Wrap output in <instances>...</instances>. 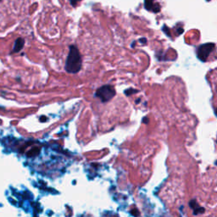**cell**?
I'll return each mask as SVG.
<instances>
[{
  "label": "cell",
  "instance_id": "12",
  "mask_svg": "<svg viewBox=\"0 0 217 217\" xmlns=\"http://www.w3.org/2000/svg\"><path fill=\"white\" fill-rule=\"evenodd\" d=\"M142 122L144 123V124H148L149 122V120L148 117H144V118L142 119Z\"/></svg>",
  "mask_w": 217,
  "mask_h": 217
},
{
  "label": "cell",
  "instance_id": "11",
  "mask_svg": "<svg viewBox=\"0 0 217 217\" xmlns=\"http://www.w3.org/2000/svg\"><path fill=\"white\" fill-rule=\"evenodd\" d=\"M79 1H80V0H71V4L72 5V6L75 7Z\"/></svg>",
  "mask_w": 217,
  "mask_h": 217
},
{
  "label": "cell",
  "instance_id": "8",
  "mask_svg": "<svg viewBox=\"0 0 217 217\" xmlns=\"http://www.w3.org/2000/svg\"><path fill=\"white\" fill-rule=\"evenodd\" d=\"M137 90H135V89H132V88H129V89H127V90H125V93L126 96H130V95H132V93H136V92H137Z\"/></svg>",
  "mask_w": 217,
  "mask_h": 217
},
{
  "label": "cell",
  "instance_id": "15",
  "mask_svg": "<svg viewBox=\"0 0 217 217\" xmlns=\"http://www.w3.org/2000/svg\"><path fill=\"white\" fill-rule=\"evenodd\" d=\"M40 120H41V121H43V120H44V121H46V120H47V118H46V117H42V118H41Z\"/></svg>",
  "mask_w": 217,
  "mask_h": 217
},
{
  "label": "cell",
  "instance_id": "1",
  "mask_svg": "<svg viewBox=\"0 0 217 217\" xmlns=\"http://www.w3.org/2000/svg\"><path fill=\"white\" fill-rule=\"evenodd\" d=\"M82 60H81V54L78 48L74 45L70 47V51L66 59L64 69L68 73L76 74L81 71Z\"/></svg>",
  "mask_w": 217,
  "mask_h": 217
},
{
  "label": "cell",
  "instance_id": "7",
  "mask_svg": "<svg viewBox=\"0 0 217 217\" xmlns=\"http://www.w3.org/2000/svg\"><path fill=\"white\" fill-rule=\"evenodd\" d=\"M189 206L190 208H192V209H195L196 207L199 206V204H198V202H197L196 199H192L191 201L189 202Z\"/></svg>",
  "mask_w": 217,
  "mask_h": 217
},
{
  "label": "cell",
  "instance_id": "2",
  "mask_svg": "<svg viewBox=\"0 0 217 217\" xmlns=\"http://www.w3.org/2000/svg\"><path fill=\"white\" fill-rule=\"evenodd\" d=\"M115 89L111 85L102 86L96 91L95 96L98 98L103 103H106L111 100L115 97Z\"/></svg>",
  "mask_w": 217,
  "mask_h": 217
},
{
  "label": "cell",
  "instance_id": "4",
  "mask_svg": "<svg viewBox=\"0 0 217 217\" xmlns=\"http://www.w3.org/2000/svg\"><path fill=\"white\" fill-rule=\"evenodd\" d=\"M144 7L147 10L153 11L154 13H158L160 11V5L159 3H154V0H145Z\"/></svg>",
  "mask_w": 217,
  "mask_h": 217
},
{
  "label": "cell",
  "instance_id": "5",
  "mask_svg": "<svg viewBox=\"0 0 217 217\" xmlns=\"http://www.w3.org/2000/svg\"><path fill=\"white\" fill-rule=\"evenodd\" d=\"M24 43H25V41L22 39V38H18L15 42H14V48H13V53H17V52H20L22 47L24 46Z\"/></svg>",
  "mask_w": 217,
  "mask_h": 217
},
{
  "label": "cell",
  "instance_id": "6",
  "mask_svg": "<svg viewBox=\"0 0 217 217\" xmlns=\"http://www.w3.org/2000/svg\"><path fill=\"white\" fill-rule=\"evenodd\" d=\"M205 212V209L203 208V207H200L199 205L198 207H196L195 209H193V215H200V214H203Z\"/></svg>",
  "mask_w": 217,
  "mask_h": 217
},
{
  "label": "cell",
  "instance_id": "3",
  "mask_svg": "<svg viewBox=\"0 0 217 217\" xmlns=\"http://www.w3.org/2000/svg\"><path fill=\"white\" fill-rule=\"evenodd\" d=\"M215 44L212 43H208L200 45L199 47L197 49V56L199 59L200 60L205 62L208 59V58L210 56V54L212 53V51L215 48Z\"/></svg>",
  "mask_w": 217,
  "mask_h": 217
},
{
  "label": "cell",
  "instance_id": "9",
  "mask_svg": "<svg viewBox=\"0 0 217 217\" xmlns=\"http://www.w3.org/2000/svg\"><path fill=\"white\" fill-rule=\"evenodd\" d=\"M162 30H163V31H164V32H165V33H166V35L168 36V37H170V33L169 28L166 27V26H164V27H163Z\"/></svg>",
  "mask_w": 217,
  "mask_h": 217
},
{
  "label": "cell",
  "instance_id": "13",
  "mask_svg": "<svg viewBox=\"0 0 217 217\" xmlns=\"http://www.w3.org/2000/svg\"><path fill=\"white\" fill-rule=\"evenodd\" d=\"M139 41H140V43H147V39H146V38H141Z\"/></svg>",
  "mask_w": 217,
  "mask_h": 217
},
{
  "label": "cell",
  "instance_id": "18",
  "mask_svg": "<svg viewBox=\"0 0 217 217\" xmlns=\"http://www.w3.org/2000/svg\"><path fill=\"white\" fill-rule=\"evenodd\" d=\"M207 1H210V0H207Z\"/></svg>",
  "mask_w": 217,
  "mask_h": 217
},
{
  "label": "cell",
  "instance_id": "17",
  "mask_svg": "<svg viewBox=\"0 0 217 217\" xmlns=\"http://www.w3.org/2000/svg\"><path fill=\"white\" fill-rule=\"evenodd\" d=\"M215 115L217 116V108H215Z\"/></svg>",
  "mask_w": 217,
  "mask_h": 217
},
{
  "label": "cell",
  "instance_id": "10",
  "mask_svg": "<svg viewBox=\"0 0 217 217\" xmlns=\"http://www.w3.org/2000/svg\"><path fill=\"white\" fill-rule=\"evenodd\" d=\"M131 214L133 215H140V213L137 211V210H133L132 211H131Z\"/></svg>",
  "mask_w": 217,
  "mask_h": 217
},
{
  "label": "cell",
  "instance_id": "16",
  "mask_svg": "<svg viewBox=\"0 0 217 217\" xmlns=\"http://www.w3.org/2000/svg\"><path fill=\"white\" fill-rule=\"evenodd\" d=\"M139 102H140V98H138V99H137V101H136V104H138Z\"/></svg>",
  "mask_w": 217,
  "mask_h": 217
},
{
  "label": "cell",
  "instance_id": "14",
  "mask_svg": "<svg viewBox=\"0 0 217 217\" xmlns=\"http://www.w3.org/2000/svg\"><path fill=\"white\" fill-rule=\"evenodd\" d=\"M183 32V29L182 28H179L178 29V35H180V34H182Z\"/></svg>",
  "mask_w": 217,
  "mask_h": 217
}]
</instances>
